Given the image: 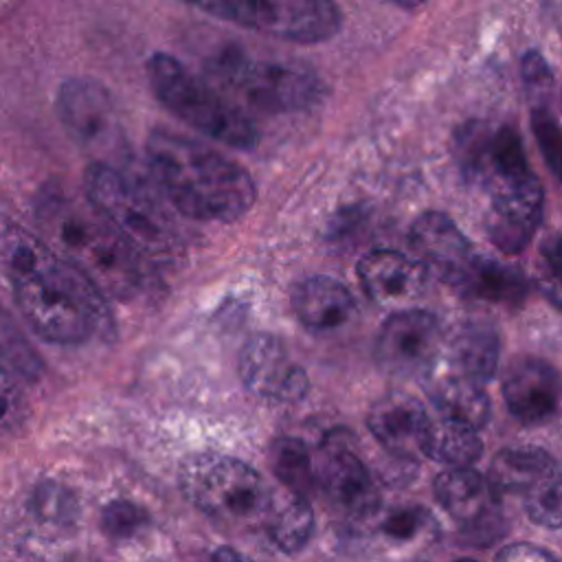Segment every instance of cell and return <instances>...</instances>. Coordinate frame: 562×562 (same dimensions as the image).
<instances>
[{
	"instance_id": "e575fe53",
	"label": "cell",
	"mask_w": 562,
	"mask_h": 562,
	"mask_svg": "<svg viewBox=\"0 0 562 562\" xmlns=\"http://www.w3.org/2000/svg\"><path fill=\"white\" fill-rule=\"evenodd\" d=\"M496 562H560V560L536 544L514 542L501 549V553L496 555Z\"/></svg>"
},
{
	"instance_id": "83f0119b",
	"label": "cell",
	"mask_w": 562,
	"mask_h": 562,
	"mask_svg": "<svg viewBox=\"0 0 562 562\" xmlns=\"http://www.w3.org/2000/svg\"><path fill=\"white\" fill-rule=\"evenodd\" d=\"M0 360L11 371L33 380L42 371V360L20 331L13 316L0 305Z\"/></svg>"
},
{
	"instance_id": "5b68a950",
	"label": "cell",
	"mask_w": 562,
	"mask_h": 562,
	"mask_svg": "<svg viewBox=\"0 0 562 562\" xmlns=\"http://www.w3.org/2000/svg\"><path fill=\"white\" fill-rule=\"evenodd\" d=\"M147 79L156 99L200 134L235 149H255L259 134L250 116L228 94L193 75L182 61L167 53H154Z\"/></svg>"
},
{
	"instance_id": "8992f818",
	"label": "cell",
	"mask_w": 562,
	"mask_h": 562,
	"mask_svg": "<svg viewBox=\"0 0 562 562\" xmlns=\"http://www.w3.org/2000/svg\"><path fill=\"white\" fill-rule=\"evenodd\" d=\"M83 182L86 198L143 259H169L178 252V231L149 184L110 162H92Z\"/></svg>"
},
{
	"instance_id": "9c48e42d",
	"label": "cell",
	"mask_w": 562,
	"mask_h": 562,
	"mask_svg": "<svg viewBox=\"0 0 562 562\" xmlns=\"http://www.w3.org/2000/svg\"><path fill=\"white\" fill-rule=\"evenodd\" d=\"M213 18L294 44H321L340 29L336 0H178Z\"/></svg>"
},
{
	"instance_id": "2e32d148",
	"label": "cell",
	"mask_w": 562,
	"mask_h": 562,
	"mask_svg": "<svg viewBox=\"0 0 562 562\" xmlns=\"http://www.w3.org/2000/svg\"><path fill=\"white\" fill-rule=\"evenodd\" d=\"M503 397L518 422L540 426L560 408L562 378L540 358H516L503 375Z\"/></svg>"
},
{
	"instance_id": "7402d4cb",
	"label": "cell",
	"mask_w": 562,
	"mask_h": 562,
	"mask_svg": "<svg viewBox=\"0 0 562 562\" xmlns=\"http://www.w3.org/2000/svg\"><path fill=\"white\" fill-rule=\"evenodd\" d=\"M459 290L485 303L518 307L527 296V281L518 268L476 255Z\"/></svg>"
},
{
	"instance_id": "d6a6232c",
	"label": "cell",
	"mask_w": 562,
	"mask_h": 562,
	"mask_svg": "<svg viewBox=\"0 0 562 562\" xmlns=\"http://www.w3.org/2000/svg\"><path fill=\"white\" fill-rule=\"evenodd\" d=\"M520 75H522V81L529 86L531 92L542 94L551 88L553 83V75H551V68L547 64V59L538 53V50H527L520 59Z\"/></svg>"
},
{
	"instance_id": "7a4b0ae2",
	"label": "cell",
	"mask_w": 562,
	"mask_h": 562,
	"mask_svg": "<svg viewBox=\"0 0 562 562\" xmlns=\"http://www.w3.org/2000/svg\"><path fill=\"white\" fill-rule=\"evenodd\" d=\"M463 176L487 198L485 233L507 252H520L542 220L544 193L522 140L509 125L468 123L457 136Z\"/></svg>"
},
{
	"instance_id": "44dd1931",
	"label": "cell",
	"mask_w": 562,
	"mask_h": 562,
	"mask_svg": "<svg viewBox=\"0 0 562 562\" xmlns=\"http://www.w3.org/2000/svg\"><path fill=\"white\" fill-rule=\"evenodd\" d=\"M448 364L472 375L479 382L494 378L498 367V334L492 325L479 321L459 323L448 336Z\"/></svg>"
},
{
	"instance_id": "f1b7e54d",
	"label": "cell",
	"mask_w": 562,
	"mask_h": 562,
	"mask_svg": "<svg viewBox=\"0 0 562 562\" xmlns=\"http://www.w3.org/2000/svg\"><path fill=\"white\" fill-rule=\"evenodd\" d=\"M531 130L538 140L540 154L544 156V162L562 184V125L547 108L538 105L531 112Z\"/></svg>"
},
{
	"instance_id": "7c38bea8",
	"label": "cell",
	"mask_w": 562,
	"mask_h": 562,
	"mask_svg": "<svg viewBox=\"0 0 562 562\" xmlns=\"http://www.w3.org/2000/svg\"><path fill=\"white\" fill-rule=\"evenodd\" d=\"M435 496L470 538L490 542L501 533L503 514L498 509V496L490 481L470 465L443 470L435 479Z\"/></svg>"
},
{
	"instance_id": "9a60e30c",
	"label": "cell",
	"mask_w": 562,
	"mask_h": 562,
	"mask_svg": "<svg viewBox=\"0 0 562 562\" xmlns=\"http://www.w3.org/2000/svg\"><path fill=\"white\" fill-rule=\"evenodd\" d=\"M411 246L428 274L432 272L454 288L461 285L479 255L457 224L437 211H428L415 220L411 228Z\"/></svg>"
},
{
	"instance_id": "e0dca14e",
	"label": "cell",
	"mask_w": 562,
	"mask_h": 562,
	"mask_svg": "<svg viewBox=\"0 0 562 562\" xmlns=\"http://www.w3.org/2000/svg\"><path fill=\"white\" fill-rule=\"evenodd\" d=\"M358 277L371 301L384 307L406 310L424 292L426 266L395 250H373L358 261Z\"/></svg>"
},
{
	"instance_id": "74e56055",
	"label": "cell",
	"mask_w": 562,
	"mask_h": 562,
	"mask_svg": "<svg viewBox=\"0 0 562 562\" xmlns=\"http://www.w3.org/2000/svg\"><path fill=\"white\" fill-rule=\"evenodd\" d=\"M213 562H252V560L246 558L244 553L231 549V547H220V549L213 553Z\"/></svg>"
},
{
	"instance_id": "d590c367",
	"label": "cell",
	"mask_w": 562,
	"mask_h": 562,
	"mask_svg": "<svg viewBox=\"0 0 562 562\" xmlns=\"http://www.w3.org/2000/svg\"><path fill=\"white\" fill-rule=\"evenodd\" d=\"M540 252H542L540 268L547 272H553V274H562V233L549 235L542 241Z\"/></svg>"
},
{
	"instance_id": "4dcf8cb0",
	"label": "cell",
	"mask_w": 562,
	"mask_h": 562,
	"mask_svg": "<svg viewBox=\"0 0 562 562\" xmlns=\"http://www.w3.org/2000/svg\"><path fill=\"white\" fill-rule=\"evenodd\" d=\"M35 512L50 522H70L75 516L72 494L59 483H42L33 494Z\"/></svg>"
},
{
	"instance_id": "8d00e7d4",
	"label": "cell",
	"mask_w": 562,
	"mask_h": 562,
	"mask_svg": "<svg viewBox=\"0 0 562 562\" xmlns=\"http://www.w3.org/2000/svg\"><path fill=\"white\" fill-rule=\"evenodd\" d=\"M538 288L555 307L562 310V274H553V272H547L540 268Z\"/></svg>"
},
{
	"instance_id": "d6986e66",
	"label": "cell",
	"mask_w": 562,
	"mask_h": 562,
	"mask_svg": "<svg viewBox=\"0 0 562 562\" xmlns=\"http://www.w3.org/2000/svg\"><path fill=\"white\" fill-rule=\"evenodd\" d=\"M426 375V391L441 415L463 419L474 428H481L490 419V397L483 391V382L448 362L432 364Z\"/></svg>"
},
{
	"instance_id": "ffe728a7",
	"label": "cell",
	"mask_w": 562,
	"mask_h": 562,
	"mask_svg": "<svg viewBox=\"0 0 562 562\" xmlns=\"http://www.w3.org/2000/svg\"><path fill=\"white\" fill-rule=\"evenodd\" d=\"M292 307L299 321L314 331H329L349 321L353 314V296L349 290L331 277H307L303 279L294 294Z\"/></svg>"
},
{
	"instance_id": "f546056e",
	"label": "cell",
	"mask_w": 562,
	"mask_h": 562,
	"mask_svg": "<svg viewBox=\"0 0 562 562\" xmlns=\"http://www.w3.org/2000/svg\"><path fill=\"white\" fill-rule=\"evenodd\" d=\"M145 525H147L145 509L127 498H114L101 512V527L112 538H132Z\"/></svg>"
},
{
	"instance_id": "ba28073f",
	"label": "cell",
	"mask_w": 562,
	"mask_h": 562,
	"mask_svg": "<svg viewBox=\"0 0 562 562\" xmlns=\"http://www.w3.org/2000/svg\"><path fill=\"white\" fill-rule=\"evenodd\" d=\"M187 498L215 522L231 529H250L266 522L272 498L248 463L224 454H195L180 470Z\"/></svg>"
},
{
	"instance_id": "484cf974",
	"label": "cell",
	"mask_w": 562,
	"mask_h": 562,
	"mask_svg": "<svg viewBox=\"0 0 562 562\" xmlns=\"http://www.w3.org/2000/svg\"><path fill=\"white\" fill-rule=\"evenodd\" d=\"M270 463L274 476L292 492L305 496L314 485V465L307 446L296 437H279L270 446Z\"/></svg>"
},
{
	"instance_id": "5bb4252c",
	"label": "cell",
	"mask_w": 562,
	"mask_h": 562,
	"mask_svg": "<svg viewBox=\"0 0 562 562\" xmlns=\"http://www.w3.org/2000/svg\"><path fill=\"white\" fill-rule=\"evenodd\" d=\"M316 485L349 518H369L378 509V490L364 463L345 443H325L314 465Z\"/></svg>"
},
{
	"instance_id": "3957f363",
	"label": "cell",
	"mask_w": 562,
	"mask_h": 562,
	"mask_svg": "<svg viewBox=\"0 0 562 562\" xmlns=\"http://www.w3.org/2000/svg\"><path fill=\"white\" fill-rule=\"evenodd\" d=\"M40 237L101 294L132 299L145 281L143 257L83 195L46 187L35 202Z\"/></svg>"
},
{
	"instance_id": "8fae6325",
	"label": "cell",
	"mask_w": 562,
	"mask_h": 562,
	"mask_svg": "<svg viewBox=\"0 0 562 562\" xmlns=\"http://www.w3.org/2000/svg\"><path fill=\"white\" fill-rule=\"evenodd\" d=\"M441 347V329L437 318L424 310L393 312L380 334L375 353L382 367L400 375H426Z\"/></svg>"
},
{
	"instance_id": "f35d334b",
	"label": "cell",
	"mask_w": 562,
	"mask_h": 562,
	"mask_svg": "<svg viewBox=\"0 0 562 562\" xmlns=\"http://www.w3.org/2000/svg\"><path fill=\"white\" fill-rule=\"evenodd\" d=\"M386 2H393V4L404 7V9H413V7H419V4L426 2V0H386Z\"/></svg>"
},
{
	"instance_id": "ab89813d",
	"label": "cell",
	"mask_w": 562,
	"mask_h": 562,
	"mask_svg": "<svg viewBox=\"0 0 562 562\" xmlns=\"http://www.w3.org/2000/svg\"><path fill=\"white\" fill-rule=\"evenodd\" d=\"M454 562H474V560H465V558H461V560H454Z\"/></svg>"
},
{
	"instance_id": "30bf717a",
	"label": "cell",
	"mask_w": 562,
	"mask_h": 562,
	"mask_svg": "<svg viewBox=\"0 0 562 562\" xmlns=\"http://www.w3.org/2000/svg\"><path fill=\"white\" fill-rule=\"evenodd\" d=\"M57 112L66 132L86 149H123V132L114 103L92 79H68L57 94Z\"/></svg>"
},
{
	"instance_id": "d4e9b609",
	"label": "cell",
	"mask_w": 562,
	"mask_h": 562,
	"mask_svg": "<svg viewBox=\"0 0 562 562\" xmlns=\"http://www.w3.org/2000/svg\"><path fill=\"white\" fill-rule=\"evenodd\" d=\"M266 525L272 542L281 551L296 553L307 544L314 531L312 505L307 503L305 496L290 492V496L281 505L270 507Z\"/></svg>"
},
{
	"instance_id": "836d02e7",
	"label": "cell",
	"mask_w": 562,
	"mask_h": 562,
	"mask_svg": "<svg viewBox=\"0 0 562 562\" xmlns=\"http://www.w3.org/2000/svg\"><path fill=\"white\" fill-rule=\"evenodd\" d=\"M22 415V397L18 386L13 384L7 367L0 364V426L18 424Z\"/></svg>"
},
{
	"instance_id": "ac0fdd59",
	"label": "cell",
	"mask_w": 562,
	"mask_h": 562,
	"mask_svg": "<svg viewBox=\"0 0 562 562\" xmlns=\"http://www.w3.org/2000/svg\"><path fill=\"white\" fill-rule=\"evenodd\" d=\"M367 424L371 435L393 457L411 461L424 454V441L430 419L417 397L406 393H389L380 397L371 406Z\"/></svg>"
},
{
	"instance_id": "6da1fadb",
	"label": "cell",
	"mask_w": 562,
	"mask_h": 562,
	"mask_svg": "<svg viewBox=\"0 0 562 562\" xmlns=\"http://www.w3.org/2000/svg\"><path fill=\"white\" fill-rule=\"evenodd\" d=\"M0 263L24 321L46 340L77 345L112 331L103 294L42 237L20 226L0 233Z\"/></svg>"
},
{
	"instance_id": "4316f807",
	"label": "cell",
	"mask_w": 562,
	"mask_h": 562,
	"mask_svg": "<svg viewBox=\"0 0 562 562\" xmlns=\"http://www.w3.org/2000/svg\"><path fill=\"white\" fill-rule=\"evenodd\" d=\"M527 516L547 529L562 527V472L560 468L538 479L525 494Z\"/></svg>"
},
{
	"instance_id": "603a6c76",
	"label": "cell",
	"mask_w": 562,
	"mask_h": 562,
	"mask_svg": "<svg viewBox=\"0 0 562 562\" xmlns=\"http://www.w3.org/2000/svg\"><path fill=\"white\" fill-rule=\"evenodd\" d=\"M555 468L553 457L542 448H507L494 457L487 481L498 498L503 494L522 496L538 479Z\"/></svg>"
},
{
	"instance_id": "277c9868",
	"label": "cell",
	"mask_w": 562,
	"mask_h": 562,
	"mask_svg": "<svg viewBox=\"0 0 562 562\" xmlns=\"http://www.w3.org/2000/svg\"><path fill=\"white\" fill-rule=\"evenodd\" d=\"M156 187L182 215L200 222H235L255 202L250 173L213 147L169 130L145 143Z\"/></svg>"
},
{
	"instance_id": "1f68e13d",
	"label": "cell",
	"mask_w": 562,
	"mask_h": 562,
	"mask_svg": "<svg viewBox=\"0 0 562 562\" xmlns=\"http://www.w3.org/2000/svg\"><path fill=\"white\" fill-rule=\"evenodd\" d=\"M430 525V516L422 507H400L384 516L382 531L395 542H408Z\"/></svg>"
},
{
	"instance_id": "52a82bcc",
	"label": "cell",
	"mask_w": 562,
	"mask_h": 562,
	"mask_svg": "<svg viewBox=\"0 0 562 562\" xmlns=\"http://www.w3.org/2000/svg\"><path fill=\"white\" fill-rule=\"evenodd\" d=\"M206 70L224 94L261 112H299L318 105L325 97L323 79L305 66L252 57L241 48H222Z\"/></svg>"
},
{
	"instance_id": "4fadbf2b",
	"label": "cell",
	"mask_w": 562,
	"mask_h": 562,
	"mask_svg": "<svg viewBox=\"0 0 562 562\" xmlns=\"http://www.w3.org/2000/svg\"><path fill=\"white\" fill-rule=\"evenodd\" d=\"M244 386L263 400L296 402L307 391V373L292 362L285 347L272 334H255L239 353Z\"/></svg>"
},
{
	"instance_id": "cb8c5ba5",
	"label": "cell",
	"mask_w": 562,
	"mask_h": 562,
	"mask_svg": "<svg viewBox=\"0 0 562 562\" xmlns=\"http://www.w3.org/2000/svg\"><path fill=\"white\" fill-rule=\"evenodd\" d=\"M476 430L479 428L457 417L441 415L439 419H430L424 441V454L452 468L472 465L483 450Z\"/></svg>"
}]
</instances>
